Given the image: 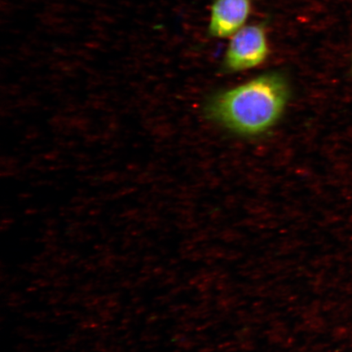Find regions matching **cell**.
Instances as JSON below:
<instances>
[{
  "instance_id": "obj_1",
  "label": "cell",
  "mask_w": 352,
  "mask_h": 352,
  "mask_svg": "<svg viewBox=\"0 0 352 352\" xmlns=\"http://www.w3.org/2000/svg\"><path fill=\"white\" fill-rule=\"evenodd\" d=\"M289 99L286 78L280 73L270 72L219 92L209 100L206 112L234 133L258 135L278 122Z\"/></svg>"
},
{
  "instance_id": "obj_2",
  "label": "cell",
  "mask_w": 352,
  "mask_h": 352,
  "mask_svg": "<svg viewBox=\"0 0 352 352\" xmlns=\"http://www.w3.org/2000/svg\"><path fill=\"white\" fill-rule=\"evenodd\" d=\"M270 54L265 26L261 23L245 25L231 37L223 68L228 73L245 72L265 63Z\"/></svg>"
},
{
  "instance_id": "obj_3",
  "label": "cell",
  "mask_w": 352,
  "mask_h": 352,
  "mask_svg": "<svg viewBox=\"0 0 352 352\" xmlns=\"http://www.w3.org/2000/svg\"><path fill=\"white\" fill-rule=\"evenodd\" d=\"M253 0H214L208 33L214 38H231L246 25Z\"/></svg>"
}]
</instances>
